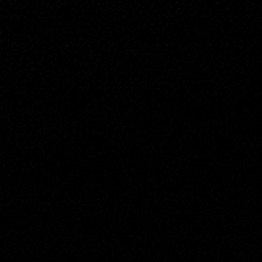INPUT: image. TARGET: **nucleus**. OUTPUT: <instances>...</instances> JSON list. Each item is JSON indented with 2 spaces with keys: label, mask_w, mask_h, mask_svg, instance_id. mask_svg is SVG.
<instances>
[]
</instances>
